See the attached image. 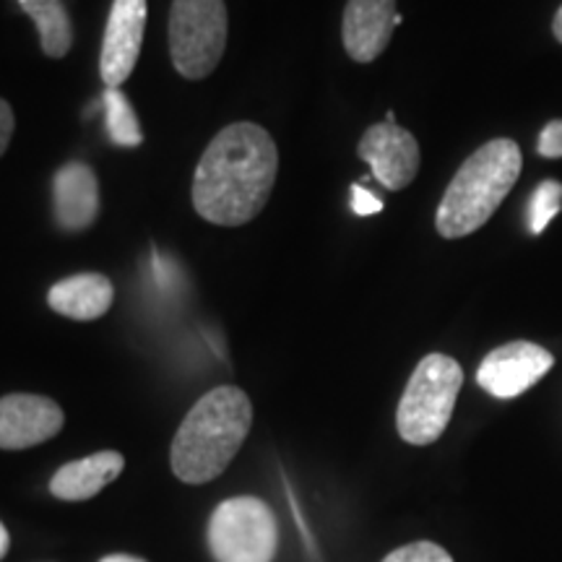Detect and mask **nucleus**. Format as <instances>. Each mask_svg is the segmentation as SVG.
<instances>
[{"label":"nucleus","mask_w":562,"mask_h":562,"mask_svg":"<svg viewBox=\"0 0 562 562\" xmlns=\"http://www.w3.org/2000/svg\"><path fill=\"white\" fill-rule=\"evenodd\" d=\"M279 172L271 133L256 123H232L203 151L193 178V209L216 227H243L261 214Z\"/></svg>","instance_id":"1"},{"label":"nucleus","mask_w":562,"mask_h":562,"mask_svg":"<svg viewBox=\"0 0 562 562\" xmlns=\"http://www.w3.org/2000/svg\"><path fill=\"white\" fill-rule=\"evenodd\" d=\"M252 425V404L237 385H220L201 396L172 440V472L186 484L222 476L243 448Z\"/></svg>","instance_id":"2"},{"label":"nucleus","mask_w":562,"mask_h":562,"mask_svg":"<svg viewBox=\"0 0 562 562\" xmlns=\"http://www.w3.org/2000/svg\"><path fill=\"white\" fill-rule=\"evenodd\" d=\"M524 170L521 149L513 138H492L453 175L442 195L435 227L446 240L472 235L492 220Z\"/></svg>","instance_id":"3"},{"label":"nucleus","mask_w":562,"mask_h":562,"mask_svg":"<svg viewBox=\"0 0 562 562\" xmlns=\"http://www.w3.org/2000/svg\"><path fill=\"white\" fill-rule=\"evenodd\" d=\"M463 385L461 364L448 355H427L414 368L396 412V427L409 446H432L451 425Z\"/></svg>","instance_id":"4"},{"label":"nucleus","mask_w":562,"mask_h":562,"mask_svg":"<svg viewBox=\"0 0 562 562\" xmlns=\"http://www.w3.org/2000/svg\"><path fill=\"white\" fill-rule=\"evenodd\" d=\"M227 47L224 0H172L170 58L182 79L201 81L220 66Z\"/></svg>","instance_id":"5"},{"label":"nucleus","mask_w":562,"mask_h":562,"mask_svg":"<svg viewBox=\"0 0 562 562\" xmlns=\"http://www.w3.org/2000/svg\"><path fill=\"white\" fill-rule=\"evenodd\" d=\"M279 547L273 510L258 497H229L209 521V550L216 562H271Z\"/></svg>","instance_id":"6"},{"label":"nucleus","mask_w":562,"mask_h":562,"mask_svg":"<svg viewBox=\"0 0 562 562\" xmlns=\"http://www.w3.org/2000/svg\"><path fill=\"white\" fill-rule=\"evenodd\" d=\"M552 351L533 341H510L492 349L476 370V383L495 398H516L552 370Z\"/></svg>","instance_id":"7"},{"label":"nucleus","mask_w":562,"mask_h":562,"mask_svg":"<svg viewBox=\"0 0 562 562\" xmlns=\"http://www.w3.org/2000/svg\"><path fill=\"white\" fill-rule=\"evenodd\" d=\"M357 154L389 191H404L419 172V144L402 125L383 121L364 131Z\"/></svg>","instance_id":"8"},{"label":"nucleus","mask_w":562,"mask_h":562,"mask_svg":"<svg viewBox=\"0 0 562 562\" xmlns=\"http://www.w3.org/2000/svg\"><path fill=\"white\" fill-rule=\"evenodd\" d=\"M66 425V414L53 398L37 393H9L0 398V448L24 451L53 440Z\"/></svg>","instance_id":"9"},{"label":"nucleus","mask_w":562,"mask_h":562,"mask_svg":"<svg viewBox=\"0 0 562 562\" xmlns=\"http://www.w3.org/2000/svg\"><path fill=\"white\" fill-rule=\"evenodd\" d=\"M146 30V0H112L102 40L100 74L108 89H121L136 68Z\"/></svg>","instance_id":"10"},{"label":"nucleus","mask_w":562,"mask_h":562,"mask_svg":"<svg viewBox=\"0 0 562 562\" xmlns=\"http://www.w3.org/2000/svg\"><path fill=\"white\" fill-rule=\"evenodd\" d=\"M398 24L396 0H349L341 21L344 50L355 63L378 60Z\"/></svg>","instance_id":"11"},{"label":"nucleus","mask_w":562,"mask_h":562,"mask_svg":"<svg viewBox=\"0 0 562 562\" xmlns=\"http://www.w3.org/2000/svg\"><path fill=\"white\" fill-rule=\"evenodd\" d=\"M55 220L66 232L91 227L100 214V182L87 161H68L53 178Z\"/></svg>","instance_id":"12"},{"label":"nucleus","mask_w":562,"mask_h":562,"mask_svg":"<svg viewBox=\"0 0 562 562\" xmlns=\"http://www.w3.org/2000/svg\"><path fill=\"white\" fill-rule=\"evenodd\" d=\"M125 469L123 453L117 451H100L91 453L87 459L70 461L60 467L50 480V492L58 501L66 503H83L97 497L100 492L117 480Z\"/></svg>","instance_id":"13"},{"label":"nucleus","mask_w":562,"mask_h":562,"mask_svg":"<svg viewBox=\"0 0 562 562\" xmlns=\"http://www.w3.org/2000/svg\"><path fill=\"white\" fill-rule=\"evenodd\" d=\"M115 302V286L104 273H76L53 284L47 305L70 321H97Z\"/></svg>","instance_id":"14"},{"label":"nucleus","mask_w":562,"mask_h":562,"mask_svg":"<svg viewBox=\"0 0 562 562\" xmlns=\"http://www.w3.org/2000/svg\"><path fill=\"white\" fill-rule=\"evenodd\" d=\"M24 13L37 24L42 53L47 58H66L74 45V26H70L68 11L63 0H19Z\"/></svg>","instance_id":"15"},{"label":"nucleus","mask_w":562,"mask_h":562,"mask_svg":"<svg viewBox=\"0 0 562 562\" xmlns=\"http://www.w3.org/2000/svg\"><path fill=\"white\" fill-rule=\"evenodd\" d=\"M104 110H108V131H110L112 144L125 146V149L140 146L144 133H140L138 117L131 108L128 97H125L121 89L104 91Z\"/></svg>","instance_id":"16"},{"label":"nucleus","mask_w":562,"mask_h":562,"mask_svg":"<svg viewBox=\"0 0 562 562\" xmlns=\"http://www.w3.org/2000/svg\"><path fill=\"white\" fill-rule=\"evenodd\" d=\"M562 211V182L544 180L531 195L529 203V227L531 235H542L554 216Z\"/></svg>","instance_id":"17"},{"label":"nucleus","mask_w":562,"mask_h":562,"mask_svg":"<svg viewBox=\"0 0 562 562\" xmlns=\"http://www.w3.org/2000/svg\"><path fill=\"white\" fill-rule=\"evenodd\" d=\"M383 562H453V558L435 542H414L385 554Z\"/></svg>","instance_id":"18"},{"label":"nucleus","mask_w":562,"mask_h":562,"mask_svg":"<svg viewBox=\"0 0 562 562\" xmlns=\"http://www.w3.org/2000/svg\"><path fill=\"white\" fill-rule=\"evenodd\" d=\"M537 151L544 159H562V117L544 125V131L539 133Z\"/></svg>","instance_id":"19"},{"label":"nucleus","mask_w":562,"mask_h":562,"mask_svg":"<svg viewBox=\"0 0 562 562\" xmlns=\"http://www.w3.org/2000/svg\"><path fill=\"white\" fill-rule=\"evenodd\" d=\"M351 209H355L360 216H370L383 209V201L378 199V195H372L370 191H364L362 186H355L351 188Z\"/></svg>","instance_id":"20"},{"label":"nucleus","mask_w":562,"mask_h":562,"mask_svg":"<svg viewBox=\"0 0 562 562\" xmlns=\"http://www.w3.org/2000/svg\"><path fill=\"white\" fill-rule=\"evenodd\" d=\"M13 128H16V121H13V110L5 100H0V157H3L5 149H9Z\"/></svg>","instance_id":"21"},{"label":"nucleus","mask_w":562,"mask_h":562,"mask_svg":"<svg viewBox=\"0 0 562 562\" xmlns=\"http://www.w3.org/2000/svg\"><path fill=\"white\" fill-rule=\"evenodd\" d=\"M11 547V537H9V529H5L3 524H0V560L5 558V552H9Z\"/></svg>","instance_id":"22"},{"label":"nucleus","mask_w":562,"mask_h":562,"mask_svg":"<svg viewBox=\"0 0 562 562\" xmlns=\"http://www.w3.org/2000/svg\"><path fill=\"white\" fill-rule=\"evenodd\" d=\"M552 34H554V40H558L560 45H562V5L558 9V13H554V21H552Z\"/></svg>","instance_id":"23"},{"label":"nucleus","mask_w":562,"mask_h":562,"mask_svg":"<svg viewBox=\"0 0 562 562\" xmlns=\"http://www.w3.org/2000/svg\"><path fill=\"white\" fill-rule=\"evenodd\" d=\"M100 562H146V560L133 558V554H108V558H102Z\"/></svg>","instance_id":"24"}]
</instances>
